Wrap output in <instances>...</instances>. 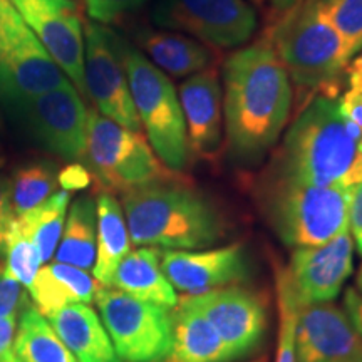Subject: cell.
<instances>
[{
    "label": "cell",
    "instance_id": "obj_34",
    "mask_svg": "<svg viewBox=\"0 0 362 362\" xmlns=\"http://www.w3.org/2000/svg\"><path fill=\"white\" fill-rule=\"evenodd\" d=\"M93 175L86 168L83 163H71L66 168H62L57 173L59 187H62L66 192H76V189H84L90 185Z\"/></svg>",
    "mask_w": 362,
    "mask_h": 362
},
{
    "label": "cell",
    "instance_id": "obj_46",
    "mask_svg": "<svg viewBox=\"0 0 362 362\" xmlns=\"http://www.w3.org/2000/svg\"><path fill=\"white\" fill-rule=\"evenodd\" d=\"M359 362H362V361H359Z\"/></svg>",
    "mask_w": 362,
    "mask_h": 362
},
{
    "label": "cell",
    "instance_id": "obj_22",
    "mask_svg": "<svg viewBox=\"0 0 362 362\" xmlns=\"http://www.w3.org/2000/svg\"><path fill=\"white\" fill-rule=\"evenodd\" d=\"M110 287L123 291L129 296L173 309L180 297L173 285L163 274L160 253L155 247H141L129 250L119 262L110 282Z\"/></svg>",
    "mask_w": 362,
    "mask_h": 362
},
{
    "label": "cell",
    "instance_id": "obj_8",
    "mask_svg": "<svg viewBox=\"0 0 362 362\" xmlns=\"http://www.w3.org/2000/svg\"><path fill=\"white\" fill-rule=\"evenodd\" d=\"M67 81L11 0H0V96L24 107Z\"/></svg>",
    "mask_w": 362,
    "mask_h": 362
},
{
    "label": "cell",
    "instance_id": "obj_33",
    "mask_svg": "<svg viewBox=\"0 0 362 362\" xmlns=\"http://www.w3.org/2000/svg\"><path fill=\"white\" fill-rule=\"evenodd\" d=\"M25 296L22 284L11 277L7 272H0V317L16 315L24 309Z\"/></svg>",
    "mask_w": 362,
    "mask_h": 362
},
{
    "label": "cell",
    "instance_id": "obj_37",
    "mask_svg": "<svg viewBox=\"0 0 362 362\" xmlns=\"http://www.w3.org/2000/svg\"><path fill=\"white\" fill-rule=\"evenodd\" d=\"M339 106L351 123L362 128V89L347 88L342 96H339Z\"/></svg>",
    "mask_w": 362,
    "mask_h": 362
},
{
    "label": "cell",
    "instance_id": "obj_41",
    "mask_svg": "<svg viewBox=\"0 0 362 362\" xmlns=\"http://www.w3.org/2000/svg\"><path fill=\"white\" fill-rule=\"evenodd\" d=\"M298 2H300V0H269L270 11H272L269 24H270V22L277 21L279 17L284 16V13H287L288 11H292V8L296 7Z\"/></svg>",
    "mask_w": 362,
    "mask_h": 362
},
{
    "label": "cell",
    "instance_id": "obj_6",
    "mask_svg": "<svg viewBox=\"0 0 362 362\" xmlns=\"http://www.w3.org/2000/svg\"><path fill=\"white\" fill-rule=\"evenodd\" d=\"M126 76L146 139L166 168L183 173L192 160L178 93L161 69L141 51L121 40Z\"/></svg>",
    "mask_w": 362,
    "mask_h": 362
},
{
    "label": "cell",
    "instance_id": "obj_32",
    "mask_svg": "<svg viewBox=\"0 0 362 362\" xmlns=\"http://www.w3.org/2000/svg\"><path fill=\"white\" fill-rule=\"evenodd\" d=\"M146 0H86V12L93 22L107 25L117 22L124 13H128Z\"/></svg>",
    "mask_w": 362,
    "mask_h": 362
},
{
    "label": "cell",
    "instance_id": "obj_42",
    "mask_svg": "<svg viewBox=\"0 0 362 362\" xmlns=\"http://www.w3.org/2000/svg\"><path fill=\"white\" fill-rule=\"evenodd\" d=\"M356 285H357V288L356 291L361 293L362 296V265H361V270H359V274H357V279H356Z\"/></svg>",
    "mask_w": 362,
    "mask_h": 362
},
{
    "label": "cell",
    "instance_id": "obj_23",
    "mask_svg": "<svg viewBox=\"0 0 362 362\" xmlns=\"http://www.w3.org/2000/svg\"><path fill=\"white\" fill-rule=\"evenodd\" d=\"M99 287L101 284L88 270L52 262L39 269L29 292L40 314L49 315L69 304H90Z\"/></svg>",
    "mask_w": 362,
    "mask_h": 362
},
{
    "label": "cell",
    "instance_id": "obj_39",
    "mask_svg": "<svg viewBox=\"0 0 362 362\" xmlns=\"http://www.w3.org/2000/svg\"><path fill=\"white\" fill-rule=\"evenodd\" d=\"M344 312L349 317L357 332L362 336V296L356 288L349 287L344 293Z\"/></svg>",
    "mask_w": 362,
    "mask_h": 362
},
{
    "label": "cell",
    "instance_id": "obj_15",
    "mask_svg": "<svg viewBox=\"0 0 362 362\" xmlns=\"http://www.w3.org/2000/svg\"><path fill=\"white\" fill-rule=\"evenodd\" d=\"M27 119L39 143L71 163H84L88 144V107L67 81L25 104Z\"/></svg>",
    "mask_w": 362,
    "mask_h": 362
},
{
    "label": "cell",
    "instance_id": "obj_5",
    "mask_svg": "<svg viewBox=\"0 0 362 362\" xmlns=\"http://www.w3.org/2000/svg\"><path fill=\"white\" fill-rule=\"evenodd\" d=\"M352 188L317 187L264 170L255 183L260 214L285 247H315L349 228Z\"/></svg>",
    "mask_w": 362,
    "mask_h": 362
},
{
    "label": "cell",
    "instance_id": "obj_45",
    "mask_svg": "<svg viewBox=\"0 0 362 362\" xmlns=\"http://www.w3.org/2000/svg\"><path fill=\"white\" fill-rule=\"evenodd\" d=\"M255 362H265V361H264V359H262V361H255Z\"/></svg>",
    "mask_w": 362,
    "mask_h": 362
},
{
    "label": "cell",
    "instance_id": "obj_40",
    "mask_svg": "<svg viewBox=\"0 0 362 362\" xmlns=\"http://www.w3.org/2000/svg\"><path fill=\"white\" fill-rule=\"evenodd\" d=\"M346 78L349 88L362 89V49L351 59L346 67Z\"/></svg>",
    "mask_w": 362,
    "mask_h": 362
},
{
    "label": "cell",
    "instance_id": "obj_17",
    "mask_svg": "<svg viewBox=\"0 0 362 362\" xmlns=\"http://www.w3.org/2000/svg\"><path fill=\"white\" fill-rule=\"evenodd\" d=\"M359 361H362V336L344 309L327 302L298 310L296 362Z\"/></svg>",
    "mask_w": 362,
    "mask_h": 362
},
{
    "label": "cell",
    "instance_id": "obj_7",
    "mask_svg": "<svg viewBox=\"0 0 362 362\" xmlns=\"http://www.w3.org/2000/svg\"><path fill=\"white\" fill-rule=\"evenodd\" d=\"M84 163L89 173L110 193L124 194L148 185L183 178L163 165L141 131L123 128L98 110L88 111Z\"/></svg>",
    "mask_w": 362,
    "mask_h": 362
},
{
    "label": "cell",
    "instance_id": "obj_9",
    "mask_svg": "<svg viewBox=\"0 0 362 362\" xmlns=\"http://www.w3.org/2000/svg\"><path fill=\"white\" fill-rule=\"evenodd\" d=\"M96 302L112 346L123 362H163L171 347V309L133 297L110 285Z\"/></svg>",
    "mask_w": 362,
    "mask_h": 362
},
{
    "label": "cell",
    "instance_id": "obj_3",
    "mask_svg": "<svg viewBox=\"0 0 362 362\" xmlns=\"http://www.w3.org/2000/svg\"><path fill=\"white\" fill-rule=\"evenodd\" d=\"M131 243L165 250H205L226 238L230 226L220 206L183 178L123 194Z\"/></svg>",
    "mask_w": 362,
    "mask_h": 362
},
{
    "label": "cell",
    "instance_id": "obj_29",
    "mask_svg": "<svg viewBox=\"0 0 362 362\" xmlns=\"http://www.w3.org/2000/svg\"><path fill=\"white\" fill-rule=\"evenodd\" d=\"M330 25L341 35L347 59L362 49V0H317Z\"/></svg>",
    "mask_w": 362,
    "mask_h": 362
},
{
    "label": "cell",
    "instance_id": "obj_20",
    "mask_svg": "<svg viewBox=\"0 0 362 362\" xmlns=\"http://www.w3.org/2000/svg\"><path fill=\"white\" fill-rule=\"evenodd\" d=\"M171 312V347L163 362H233L214 325L180 297Z\"/></svg>",
    "mask_w": 362,
    "mask_h": 362
},
{
    "label": "cell",
    "instance_id": "obj_13",
    "mask_svg": "<svg viewBox=\"0 0 362 362\" xmlns=\"http://www.w3.org/2000/svg\"><path fill=\"white\" fill-rule=\"evenodd\" d=\"M66 78L86 94L84 21L74 0H11Z\"/></svg>",
    "mask_w": 362,
    "mask_h": 362
},
{
    "label": "cell",
    "instance_id": "obj_27",
    "mask_svg": "<svg viewBox=\"0 0 362 362\" xmlns=\"http://www.w3.org/2000/svg\"><path fill=\"white\" fill-rule=\"evenodd\" d=\"M71 203V193L66 189L56 192L34 210L16 216V225L39 248L42 262H49L56 253V248L64 230L67 206Z\"/></svg>",
    "mask_w": 362,
    "mask_h": 362
},
{
    "label": "cell",
    "instance_id": "obj_12",
    "mask_svg": "<svg viewBox=\"0 0 362 362\" xmlns=\"http://www.w3.org/2000/svg\"><path fill=\"white\" fill-rule=\"evenodd\" d=\"M181 298L214 325L235 359L253 354L264 344L269 330V304L262 293L230 285Z\"/></svg>",
    "mask_w": 362,
    "mask_h": 362
},
{
    "label": "cell",
    "instance_id": "obj_19",
    "mask_svg": "<svg viewBox=\"0 0 362 362\" xmlns=\"http://www.w3.org/2000/svg\"><path fill=\"white\" fill-rule=\"evenodd\" d=\"M45 317L78 362H123L89 304H69Z\"/></svg>",
    "mask_w": 362,
    "mask_h": 362
},
{
    "label": "cell",
    "instance_id": "obj_43",
    "mask_svg": "<svg viewBox=\"0 0 362 362\" xmlns=\"http://www.w3.org/2000/svg\"><path fill=\"white\" fill-rule=\"evenodd\" d=\"M248 2L253 4V6H259V7H265V4L269 2V0H248Z\"/></svg>",
    "mask_w": 362,
    "mask_h": 362
},
{
    "label": "cell",
    "instance_id": "obj_11",
    "mask_svg": "<svg viewBox=\"0 0 362 362\" xmlns=\"http://www.w3.org/2000/svg\"><path fill=\"white\" fill-rule=\"evenodd\" d=\"M86 94L103 116L131 131H143L126 76L121 37L98 22H84Z\"/></svg>",
    "mask_w": 362,
    "mask_h": 362
},
{
    "label": "cell",
    "instance_id": "obj_28",
    "mask_svg": "<svg viewBox=\"0 0 362 362\" xmlns=\"http://www.w3.org/2000/svg\"><path fill=\"white\" fill-rule=\"evenodd\" d=\"M57 173L51 165L33 163L22 166L11 180V200L13 215L21 216L34 210L57 192Z\"/></svg>",
    "mask_w": 362,
    "mask_h": 362
},
{
    "label": "cell",
    "instance_id": "obj_35",
    "mask_svg": "<svg viewBox=\"0 0 362 362\" xmlns=\"http://www.w3.org/2000/svg\"><path fill=\"white\" fill-rule=\"evenodd\" d=\"M13 216L16 215H13L11 200V180L7 176H0V257H4L8 226Z\"/></svg>",
    "mask_w": 362,
    "mask_h": 362
},
{
    "label": "cell",
    "instance_id": "obj_31",
    "mask_svg": "<svg viewBox=\"0 0 362 362\" xmlns=\"http://www.w3.org/2000/svg\"><path fill=\"white\" fill-rule=\"evenodd\" d=\"M277 307H279V332L275 362H296V324L300 307L297 305L288 285L285 269L279 267L277 277Z\"/></svg>",
    "mask_w": 362,
    "mask_h": 362
},
{
    "label": "cell",
    "instance_id": "obj_10",
    "mask_svg": "<svg viewBox=\"0 0 362 362\" xmlns=\"http://www.w3.org/2000/svg\"><path fill=\"white\" fill-rule=\"evenodd\" d=\"M155 21L218 52L242 47L259 29L257 11L248 0H161Z\"/></svg>",
    "mask_w": 362,
    "mask_h": 362
},
{
    "label": "cell",
    "instance_id": "obj_1",
    "mask_svg": "<svg viewBox=\"0 0 362 362\" xmlns=\"http://www.w3.org/2000/svg\"><path fill=\"white\" fill-rule=\"evenodd\" d=\"M293 89L269 40L238 47L223 62L226 153L238 166H255L269 155L288 123Z\"/></svg>",
    "mask_w": 362,
    "mask_h": 362
},
{
    "label": "cell",
    "instance_id": "obj_36",
    "mask_svg": "<svg viewBox=\"0 0 362 362\" xmlns=\"http://www.w3.org/2000/svg\"><path fill=\"white\" fill-rule=\"evenodd\" d=\"M349 232L357 253L362 257V181L352 188L349 203Z\"/></svg>",
    "mask_w": 362,
    "mask_h": 362
},
{
    "label": "cell",
    "instance_id": "obj_25",
    "mask_svg": "<svg viewBox=\"0 0 362 362\" xmlns=\"http://www.w3.org/2000/svg\"><path fill=\"white\" fill-rule=\"evenodd\" d=\"M98 248L96 198L86 194L72 202L56 248V262L93 270Z\"/></svg>",
    "mask_w": 362,
    "mask_h": 362
},
{
    "label": "cell",
    "instance_id": "obj_30",
    "mask_svg": "<svg viewBox=\"0 0 362 362\" xmlns=\"http://www.w3.org/2000/svg\"><path fill=\"white\" fill-rule=\"evenodd\" d=\"M4 257H6L4 272H7L17 282L29 288L42 264V257H40L39 248L17 228L16 216L8 226Z\"/></svg>",
    "mask_w": 362,
    "mask_h": 362
},
{
    "label": "cell",
    "instance_id": "obj_4",
    "mask_svg": "<svg viewBox=\"0 0 362 362\" xmlns=\"http://www.w3.org/2000/svg\"><path fill=\"white\" fill-rule=\"evenodd\" d=\"M264 37L277 52L292 84L307 96L305 103L315 94L339 96L349 59L341 35L317 0H300L270 22Z\"/></svg>",
    "mask_w": 362,
    "mask_h": 362
},
{
    "label": "cell",
    "instance_id": "obj_16",
    "mask_svg": "<svg viewBox=\"0 0 362 362\" xmlns=\"http://www.w3.org/2000/svg\"><path fill=\"white\" fill-rule=\"evenodd\" d=\"M165 277L176 292L200 296L216 288L245 282L252 275L250 257L242 243L205 250L158 248Z\"/></svg>",
    "mask_w": 362,
    "mask_h": 362
},
{
    "label": "cell",
    "instance_id": "obj_26",
    "mask_svg": "<svg viewBox=\"0 0 362 362\" xmlns=\"http://www.w3.org/2000/svg\"><path fill=\"white\" fill-rule=\"evenodd\" d=\"M13 354L21 362H78L59 339L47 317L29 304L21 310Z\"/></svg>",
    "mask_w": 362,
    "mask_h": 362
},
{
    "label": "cell",
    "instance_id": "obj_14",
    "mask_svg": "<svg viewBox=\"0 0 362 362\" xmlns=\"http://www.w3.org/2000/svg\"><path fill=\"white\" fill-rule=\"evenodd\" d=\"M354 270V240L349 228L329 242L292 250L285 269L297 305H317L332 302Z\"/></svg>",
    "mask_w": 362,
    "mask_h": 362
},
{
    "label": "cell",
    "instance_id": "obj_21",
    "mask_svg": "<svg viewBox=\"0 0 362 362\" xmlns=\"http://www.w3.org/2000/svg\"><path fill=\"white\" fill-rule=\"evenodd\" d=\"M138 42L146 52L144 56L171 78H188L215 67L218 61V51L181 33L146 30L139 35Z\"/></svg>",
    "mask_w": 362,
    "mask_h": 362
},
{
    "label": "cell",
    "instance_id": "obj_44",
    "mask_svg": "<svg viewBox=\"0 0 362 362\" xmlns=\"http://www.w3.org/2000/svg\"><path fill=\"white\" fill-rule=\"evenodd\" d=\"M4 362H21L19 359H17V357H16V354H13V352H12V354L11 356H8L7 357V359L6 361H4Z\"/></svg>",
    "mask_w": 362,
    "mask_h": 362
},
{
    "label": "cell",
    "instance_id": "obj_18",
    "mask_svg": "<svg viewBox=\"0 0 362 362\" xmlns=\"http://www.w3.org/2000/svg\"><path fill=\"white\" fill-rule=\"evenodd\" d=\"M189 151L202 160H215L223 143V90L218 69L210 67L188 76L178 88Z\"/></svg>",
    "mask_w": 362,
    "mask_h": 362
},
{
    "label": "cell",
    "instance_id": "obj_24",
    "mask_svg": "<svg viewBox=\"0 0 362 362\" xmlns=\"http://www.w3.org/2000/svg\"><path fill=\"white\" fill-rule=\"evenodd\" d=\"M98 210V248L93 277L101 285H110L117 264L131 250V238L123 206L110 192L99 193Z\"/></svg>",
    "mask_w": 362,
    "mask_h": 362
},
{
    "label": "cell",
    "instance_id": "obj_2",
    "mask_svg": "<svg viewBox=\"0 0 362 362\" xmlns=\"http://www.w3.org/2000/svg\"><path fill=\"white\" fill-rule=\"evenodd\" d=\"M265 170L317 187L354 188L362 181V128L342 115L339 96L315 94Z\"/></svg>",
    "mask_w": 362,
    "mask_h": 362
},
{
    "label": "cell",
    "instance_id": "obj_38",
    "mask_svg": "<svg viewBox=\"0 0 362 362\" xmlns=\"http://www.w3.org/2000/svg\"><path fill=\"white\" fill-rule=\"evenodd\" d=\"M17 319L16 315L0 317V362H4L13 352Z\"/></svg>",
    "mask_w": 362,
    "mask_h": 362
}]
</instances>
